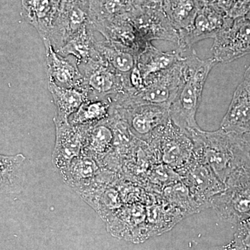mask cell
Returning <instances> with one entry per match:
<instances>
[{
  "mask_svg": "<svg viewBox=\"0 0 250 250\" xmlns=\"http://www.w3.org/2000/svg\"><path fill=\"white\" fill-rule=\"evenodd\" d=\"M242 134L195 130L189 134L193 143L192 157L213 171L224 184L240 169L250 167V159L242 143Z\"/></svg>",
  "mask_w": 250,
  "mask_h": 250,
  "instance_id": "cell-1",
  "label": "cell"
},
{
  "mask_svg": "<svg viewBox=\"0 0 250 250\" xmlns=\"http://www.w3.org/2000/svg\"><path fill=\"white\" fill-rule=\"evenodd\" d=\"M216 64L213 58H199L192 49L185 54L182 83L170 106V118L188 136L191 131L201 129L197 123V112L206 81Z\"/></svg>",
  "mask_w": 250,
  "mask_h": 250,
  "instance_id": "cell-2",
  "label": "cell"
},
{
  "mask_svg": "<svg viewBox=\"0 0 250 250\" xmlns=\"http://www.w3.org/2000/svg\"><path fill=\"white\" fill-rule=\"evenodd\" d=\"M184 60L170 70L149 77L142 90L131 96L116 99L115 105L126 108L149 104L170 108L182 85Z\"/></svg>",
  "mask_w": 250,
  "mask_h": 250,
  "instance_id": "cell-3",
  "label": "cell"
},
{
  "mask_svg": "<svg viewBox=\"0 0 250 250\" xmlns=\"http://www.w3.org/2000/svg\"><path fill=\"white\" fill-rule=\"evenodd\" d=\"M225 190L210 200L221 220L238 225L250 219V167L233 172Z\"/></svg>",
  "mask_w": 250,
  "mask_h": 250,
  "instance_id": "cell-4",
  "label": "cell"
},
{
  "mask_svg": "<svg viewBox=\"0 0 250 250\" xmlns=\"http://www.w3.org/2000/svg\"><path fill=\"white\" fill-rule=\"evenodd\" d=\"M78 67L83 75V89L88 99L131 96L136 93L129 77L114 71L102 62L96 53L89 62Z\"/></svg>",
  "mask_w": 250,
  "mask_h": 250,
  "instance_id": "cell-5",
  "label": "cell"
},
{
  "mask_svg": "<svg viewBox=\"0 0 250 250\" xmlns=\"http://www.w3.org/2000/svg\"><path fill=\"white\" fill-rule=\"evenodd\" d=\"M233 20L213 4L200 6L190 27L179 31L177 49L185 54L191 51L192 46L197 42L207 39H214L221 31L231 27Z\"/></svg>",
  "mask_w": 250,
  "mask_h": 250,
  "instance_id": "cell-6",
  "label": "cell"
},
{
  "mask_svg": "<svg viewBox=\"0 0 250 250\" xmlns=\"http://www.w3.org/2000/svg\"><path fill=\"white\" fill-rule=\"evenodd\" d=\"M147 144L155 147L163 161L177 171L187 165L193 154L191 139L171 120L157 131Z\"/></svg>",
  "mask_w": 250,
  "mask_h": 250,
  "instance_id": "cell-7",
  "label": "cell"
},
{
  "mask_svg": "<svg viewBox=\"0 0 250 250\" xmlns=\"http://www.w3.org/2000/svg\"><path fill=\"white\" fill-rule=\"evenodd\" d=\"M115 108L135 137L146 143L170 121V108L164 106L145 104L122 108L115 105Z\"/></svg>",
  "mask_w": 250,
  "mask_h": 250,
  "instance_id": "cell-8",
  "label": "cell"
},
{
  "mask_svg": "<svg viewBox=\"0 0 250 250\" xmlns=\"http://www.w3.org/2000/svg\"><path fill=\"white\" fill-rule=\"evenodd\" d=\"M210 52L217 63L233 62L250 54V19L241 17L233 20L231 27L215 38Z\"/></svg>",
  "mask_w": 250,
  "mask_h": 250,
  "instance_id": "cell-9",
  "label": "cell"
},
{
  "mask_svg": "<svg viewBox=\"0 0 250 250\" xmlns=\"http://www.w3.org/2000/svg\"><path fill=\"white\" fill-rule=\"evenodd\" d=\"M177 173L183 177L184 183L190 189L202 209L210 205L211 199L226 188L208 166L199 162L192 156L187 165Z\"/></svg>",
  "mask_w": 250,
  "mask_h": 250,
  "instance_id": "cell-10",
  "label": "cell"
},
{
  "mask_svg": "<svg viewBox=\"0 0 250 250\" xmlns=\"http://www.w3.org/2000/svg\"><path fill=\"white\" fill-rule=\"evenodd\" d=\"M90 24L89 1L65 0L47 41L57 51Z\"/></svg>",
  "mask_w": 250,
  "mask_h": 250,
  "instance_id": "cell-11",
  "label": "cell"
},
{
  "mask_svg": "<svg viewBox=\"0 0 250 250\" xmlns=\"http://www.w3.org/2000/svg\"><path fill=\"white\" fill-rule=\"evenodd\" d=\"M56 140L52 164L62 173L72 161L82 155L85 136L90 125H72L66 123H54Z\"/></svg>",
  "mask_w": 250,
  "mask_h": 250,
  "instance_id": "cell-12",
  "label": "cell"
},
{
  "mask_svg": "<svg viewBox=\"0 0 250 250\" xmlns=\"http://www.w3.org/2000/svg\"><path fill=\"white\" fill-rule=\"evenodd\" d=\"M129 18L146 42L163 40L178 43L179 31L172 25L164 10L139 7Z\"/></svg>",
  "mask_w": 250,
  "mask_h": 250,
  "instance_id": "cell-13",
  "label": "cell"
},
{
  "mask_svg": "<svg viewBox=\"0 0 250 250\" xmlns=\"http://www.w3.org/2000/svg\"><path fill=\"white\" fill-rule=\"evenodd\" d=\"M65 0H21V16L35 28L42 41L49 34L62 9Z\"/></svg>",
  "mask_w": 250,
  "mask_h": 250,
  "instance_id": "cell-14",
  "label": "cell"
},
{
  "mask_svg": "<svg viewBox=\"0 0 250 250\" xmlns=\"http://www.w3.org/2000/svg\"><path fill=\"white\" fill-rule=\"evenodd\" d=\"M48 82L62 88L83 89V75L76 62L60 55L49 41H43ZM84 91V90H83Z\"/></svg>",
  "mask_w": 250,
  "mask_h": 250,
  "instance_id": "cell-15",
  "label": "cell"
},
{
  "mask_svg": "<svg viewBox=\"0 0 250 250\" xmlns=\"http://www.w3.org/2000/svg\"><path fill=\"white\" fill-rule=\"evenodd\" d=\"M220 129L234 134L250 133V82L243 80L237 87Z\"/></svg>",
  "mask_w": 250,
  "mask_h": 250,
  "instance_id": "cell-16",
  "label": "cell"
},
{
  "mask_svg": "<svg viewBox=\"0 0 250 250\" xmlns=\"http://www.w3.org/2000/svg\"><path fill=\"white\" fill-rule=\"evenodd\" d=\"M93 27L104 36L106 41L129 49L138 57L150 43L143 40L129 18L100 23Z\"/></svg>",
  "mask_w": 250,
  "mask_h": 250,
  "instance_id": "cell-17",
  "label": "cell"
},
{
  "mask_svg": "<svg viewBox=\"0 0 250 250\" xmlns=\"http://www.w3.org/2000/svg\"><path fill=\"white\" fill-rule=\"evenodd\" d=\"M184 57L185 55L178 49L163 52L150 42L138 57L137 67L146 82L152 75L170 70L182 62Z\"/></svg>",
  "mask_w": 250,
  "mask_h": 250,
  "instance_id": "cell-18",
  "label": "cell"
},
{
  "mask_svg": "<svg viewBox=\"0 0 250 250\" xmlns=\"http://www.w3.org/2000/svg\"><path fill=\"white\" fill-rule=\"evenodd\" d=\"M95 53L102 62L123 76L129 77L137 65L136 54L108 41H97Z\"/></svg>",
  "mask_w": 250,
  "mask_h": 250,
  "instance_id": "cell-19",
  "label": "cell"
},
{
  "mask_svg": "<svg viewBox=\"0 0 250 250\" xmlns=\"http://www.w3.org/2000/svg\"><path fill=\"white\" fill-rule=\"evenodd\" d=\"M24 161L25 156L22 154L13 156L0 155L1 194L16 195L22 191L26 180Z\"/></svg>",
  "mask_w": 250,
  "mask_h": 250,
  "instance_id": "cell-20",
  "label": "cell"
},
{
  "mask_svg": "<svg viewBox=\"0 0 250 250\" xmlns=\"http://www.w3.org/2000/svg\"><path fill=\"white\" fill-rule=\"evenodd\" d=\"M47 84L57 109L53 119L54 123L69 122L70 117L80 109L88 99V95L83 90L62 88L49 82Z\"/></svg>",
  "mask_w": 250,
  "mask_h": 250,
  "instance_id": "cell-21",
  "label": "cell"
},
{
  "mask_svg": "<svg viewBox=\"0 0 250 250\" xmlns=\"http://www.w3.org/2000/svg\"><path fill=\"white\" fill-rule=\"evenodd\" d=\"M95 31L93 24H88L57 52L65 58L73 56L77 66L86 63L95 54Z\"/></svg>",
  "mask_w": 250,
  "mask_h": 250,
  "instance_id": "cell-22",
  "label": "cell"
},
{
  "mask_svg": "<svg viewBox=\"0 0 250 250\" xmlns=\"http://www.w3.org/2000/svg\"><path fill=\"white\" fill-rule=\"evenodd\" d=\"M114 107V102L112 97L87 99L80 109L70 117L69 123L72 125L92 126L109 119Z\"/></svg>",
  "mask_w": 250,
  "mask_h": 250,
  "instance_id": "cell-23",
  "label": "cell"
},
{
  "mask_svg": "<svg viewBox=\"0 0 250 250\" xmlns=\"http://www.w3.org/2000/svg\"><path fill=\"white\" fill-rule=\"evenodd\" d=\"M114 131L108 119L88 128L82 154L93 158L104 155L114 147Z\"/></svg>",
  "mask_w": 250,
  "mask_h": 250,
  "instance_id": "cell-24",
  "label": "cell"
},
{
  "mask_svg": "<svg viewBox=\"0 0 250 250\" xmlns=\"http://www.w3.org/2000/svg\"><path fill=\"white\" fill-rule=\"evenodd\" d=\"M200 6L197 0H164L163 10L177 31L192 25Z\"/></svg>",
  "mask_w": 250,
  "mask_h": 250,
  "instance_id": "cell-25",
  "label": "cell"
},
{
  "mask_svg": "<svg viewBox=\"0 0 250 250\" xmlns=\"http://www.w3.org/2000/svg\"><path fill=\"white\" fill-rule=\"evenodd\" d=\"M98 170V166L93 158L82 154L61 174L70 187L79 188L82 184L86 182L87 179L89 180L93 177Z\"/></svg>",
  "mask_w": 250,
  "mask_h": 250,
  "instance_id": "cell-26",
  "label": "cell"
},
{
  "mask_svg": "<svg viewBox=\"0 0 250 250\" xmlns=\"http://www.w3.org/2000/svg\"><path fill=\"white\" fill-rule=\"evenodd\" d=\"M231 243L238 250H250V219L237 225Z\"/></svg>",
  "mask_w": 250,
  "mask_h": 250,
  "instance_id": "cell-27",
  "label": "cell"
},
{
  "mask_svg": "<svg viewBox=\"0 0 250 250\" xmlns=\"http://www.w3.org/2000/svg\"><path fill=\"white\" fill-rule=\"evenodd\" d=\"M250 12V0H236L234 6L229 14L232 19L246 17Z\"/></svg>",
  "mask_w": 250,
  "mask_h": 250,
  "instance_id": "cell-28",
  "label": "cell"
},
{
  "mask_svg": "<svg viewBox=\"0 0 250 250\" xmlns=\"http://www.w3.org/2000/svg\"><path fill=\"white\" fill-rule=\"evenodd\" d=\"M235 3H236V0H215L211 4L214 5L222 12L229 16L234 6Z\"/></svg>",
  "mask_w": 250,
  "mask_h": 250,
  "instance_id": "cell-29",
  "label": "cell"
},
{
  "mask_svg": "<svg viewBox=\"0 0 250 250\" xmlns=\"http://www.w3.org/2000/svg\"><path fill=\"white\" fill-rule=\"evenodd\" d=\"M241 138L243 147L246 149L247 154H248L250 159V133L242 134Z\"/></svg>",
  "mask_w": 250,
  "mask_h": 250,
  "instance_id": "cell-30",
  "label": "cell"
},
{
  "mask_svg": "<svg viewBox=\"0 0 250 250\" xmlns=\"http://www.w3.org/2000/svg\"><path fill=\"white\" fill-rule=\"evenodd\" d=\"M208 250H240L233 246L232 243H229L226 246L216 247Z\"/></svg>",
  "mask_w": 250,
  "mask_h": 250,
  "instance_id": "cell-31",
  "label": "cell"
},
{
  "mask_svg": "<svg viewBox=\"0 0 250 250\" xmlns=\"http://www.w3.org/2000/svg\"><path fill=\"white\" fill-rule=\"evenodd\" d=\"M197 1H198L200 6H204V5L211 4V3H213L215 0H197Z\"/></svg>",
  "mask_w": 250,
  "mask_h": 250,
  "instance_id": "cell-32",
  "label": "cell"
},
{
  "mask_svg": "<svg viewBox=\"0 0 250 250\" xmlns=\"http://www.w3.org/2000/svg\"><path fill=\"white\" fill-rule=\"evenodd\" d=\"M244 80H246L247 82H250V66L248 67V68L247 69L246 73H245Z\"/></svg>",
  "mask_w": 250,
  "mask_h": 250,
  "instance_id": "cell-33",
  "label": "cell"
},
{
  "mask_svg": "<svg viewBox=\"0 0 250 250\" xmlns=\"http://www.w3.org/2000/svg\"><path fill=\"white\" fill-rule=\"evenodd\" d=\"M74 1H89L90 0H74Z\"/></svg>",
  "mask_w": 250,
  "mask_h": 250,
  "instance_id": "cell-34",
  "label": "cell"
},
{
  "mask_svg": "<svg viewBox=\"0 0 250 250\" xmlns=\"http://www.w3.org/2000/svg\"><path fill=\"white\" fill-rule=\"evenodd\" d=\"M246 17L250 19V12L248 14V16H247Z\"/></svg>",
  "mask_w": 250,
  "mask_h": 250,
  "instance_id": "cell-35",
  "label": "cell"
}]
</instances>
